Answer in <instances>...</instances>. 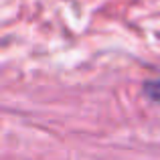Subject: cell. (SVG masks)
Listing matches in <instances>:
<instances>
[{"mask_svg": "<svg viewBox=\"0 0 160 160\" xmlns=\"http://www.w3.org/2000/svg\"><path fill=\"white\" fill-rule=\"evenodd\" d=\"M144 93L150 98V102L160 106V81H148L144 85Z\"/></svg>", "mask_w": 160, "mask_h": 160, "instance_id": "1", "label": "cell"}]
</instances>
